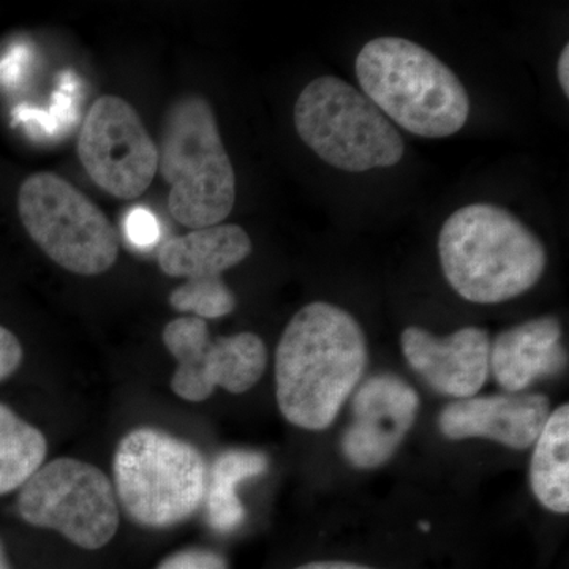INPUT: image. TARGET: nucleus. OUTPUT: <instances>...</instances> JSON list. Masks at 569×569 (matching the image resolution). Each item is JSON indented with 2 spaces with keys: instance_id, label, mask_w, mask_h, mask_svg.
<instances>
[{
  "instance_id": "nucleus-23",
  "label": "nucleus",
  "mask_w": 569,
  "mask_h": 569,
  "mask_svg": "<svg viewBox=\"0 0 569 569\" xmlns=\"http://www.w3.org/2000/svg\"><path fill=\"white\" fill-rule=\"evenodd\" d=\"M295 569H376L365 565L350 563V561H310Z\"/></svg>"
},
{
  "instance_id": "nucleus-2",
  "label": "nucleus",
  "mask_w": 569,
  "mask_h": 569,
  "mask_svg": "<svg viewBox=\"0 0 569 569\" xmlns=\"http://www.w3.org/2000/svg\"><path fill=\"white\" fill-rule=\"evenodd\" d=\"M438 254L452 290L475 305H500L531 290L548 252L537 234L500 206H463L449 216Z\"/></svg>"
},
{
  "instance_id": "nucleus-21",
  "label": "nucleus",
  "mask_w": 569,
  "mask_h": 569,
  "mask_svg": "<svg viewBox=\"0 0 569 569\" xmlns=\"http://www.w3.org/2000/svg\"><path fill=\"white\" fill-rule=\"evenodd\" d=\"M24 361V348L18 336L0 325V383L20 370Z\"/></svg>"
},
{
  "instance_id": "nucleus-15",
  "label": "nucleus",
  "mask_w": 569,
  "mask_h": 569,
  "mask_svg": "<svg viewBox=\"0 0 569 569\" xmlns=\"http://www.w3.org/2000/svg\"><path fill=\"white\" fill-rule=\"evenodd\" d=\"M252 250L244 228L220 223L168 239L157 253V263L171 279H216L246 261Z\"/></svg>"
},
{
  "instance_id": "nucleus-1",
  "label": "nucleus",
  "mask_w": 569,
  "mask_h": 569,
  "mask_svg": "<svg viewBox=\"0 0 569 569\" xmlns=\"http://www.w3.org/2000/svg\"><path fill=\"white\" fill-rule=\"evenodd\" d=\"M369 350L361 325L329 302H310L288 321L276 350V399L299 429H328L365 376Z\"/></svg>"
},
{
  "instance_id": "nucleus-18",
  "label": "nucleus",
  "mask_w": 569,
  "mask_h": 569,
  "mask_svg": "<svg viewBox=\"0 0 569 569\" xmlns=\"http://www.w3.org/2000/svg\"><path fill=\"white\" fill-rule=\"evenodd\" d=\"M48 456V440L39 427L0 402V497L17 493Z\"/></svg>"
},
{
  "instance_id": "nucleus-3",
  "label": "nucleus",
  "mask_w": 569,
  "mask_h": 569,
  "mask_svg": "<svg viewBox=\"0 0 569 569\" xmlns=\"http://www.w3.org/2000/svg\"><path fill=\"white\" fill-rule=\"evenodd\" d=\"M356 78L378 110L417 137H451L470 114V99L458 74L402 37L366 43L356 58Z\"/></svg>"
},
{
  "instance_id": "nucleus-13",
  "label": "nucleus",
  "mask_w": 569,
  "mask_h": 569,
  "mask_svg": "<svg viewBox=\"0 0 569 569\" xmlns=\"http://www.w3.org/2000/svg\"><path fill=\"white\" fill-rule=\"evenodd\" d=\"M549 415L548 397L537 392L475 396L445 407L438 427L449 440L486 438L526 451L533 447Z\"/></svg>"
},
{
  "instance_id": "nucleus-9",
  "label": "nucleus",
  "mask_w": 569,
  "mask_h": 569,
  "mask_svg": "<svg viewBox=\"0 0 569 569\" xmlns=\"http://www.w3.org/2000/svg\"><path fill=\"white\" fill-rule=\"evenodd\" d=\"M162 340L176 361L171 391L187 402H204L217 389L244 395L268 367V348L260 336L238 332L212 339L201 318H174L164 326Z\"/></svg>"
},
{
  "instance_id": "nucleus-17",
  "label": "nucleus",
  "mask_w": 569,
  "mask_h": 569,
  "mask_svg": "<svg viewBox=\"0 0 569 569\" xmlns=\"http://www.w3.org/2000/svg\"><path fill=\"white\" fill-rule=\"evenodd\" d=\"M530 485L539 503L557 515L569 511V406L549 415L535 441Z\"/></svg>"
},
{
  "instance_id": "nucleus-7",
  "label": "nucleus",
  "mask_w": 569,
  "mask_h": 569,
  "mask_svg": "<svg viewBox=\"0 0 569 569\" xmlns=\"http://www.w3.org/2000/svg\"><path fill=\"white\" fill-rule=\"evenodd\" d=\"M18 213L41 252L71 274H104L118 261L114 227L99 206L61 176H29L18 192Z\"/></svg>"
},
{
  "instance_id": "nucleus-8",
  "label": "nucleus",
  "mask_w": 569,
  "mask_h": 569,
  "mask_svg": "<svg viewBox=\"0 0 569 569\" xmlns=\"http://www.w3.org/2000/svg\"><path fill=\"white\" fill-rule=\"evenodd\" d=\"M18 516L36 529L51 530L71 545L99 550L121 526V507L111 478L74 458L48 460L17 492Z\"/></svg>"
},
{
  "instance_id": "nucleus-12",
  "label": "nucleus",
  "mask_w": 569,
  "mask_h": 569,
  "mask_svg": "<svg viewBox=\"0 0 569 569\" xmlns=\"http://www.w3.org/2000/svg\"><path fill=\"white\" fill-rule=\"evenodd\" d=\"M400 346L408 366L438 395L468 399L488 381L490 337L486 329L466 326L451 336L437 337L419 326H408Z\"/></svg>"
},
{
  "instance_id": "nucleus-11",
  "label": "nucleus",
  "mask_w": 569,
  "mask_h": 569,
  "mask_svg": "<svg viewBox=\"0 0 569 569\" xmlns=\"http://www.w3.org/2000/svg\"><path fill=\"white\" fill-rule=\"evenodd\" d=\"M418 410V392L403 378H367L351 399V422L340 441L343 458L358 470L383 467L410 432Z\"/></svg>"
},
{
  "instance_id": "nucleus-20",
  "label": "nucleus",
  "mask_w": 569,
  "mask_h": 569,
  "mask_svg": "<svg viewBox=\"0 0 569 569\" xmlns=\"http://www.w3.org/2000/svg\"><path fill=\"white\" fill-rule=\"evenodd\" d=\"M156 569H230L222 553L204 548H187L171 553Z\"/></svg>"
},
{
  "instance_id": "nucleus-16",
  "label": "nucleus",
  "mask_w": 569,
  "mask_h": 569,
  "mask_svg": "<svg viewBox=\"0 0 569 569\" xmlns=\"http://www.w3.org/2000/svg\"><path fill=\"white\" fill-rule=\"evenodd\" d=\"M268 468V456L254 449H228L217 456L208 468L203 503L212 530L231 533L244 523L247 511L239 498V485L261 477Z\"/></svg>"
},
{
  "instance_id": "nucleus-4",
  "label": "nucleus",
  "mask_w": 569,
  "mask_h": 569,
  "mask_svg": "<svg viewBox=\"0 0 569 569\" xmlns=\"http://www.w3.org/2000/svg\"><path fill=\"white\" fill-rule=\"evenodd\" d=\"M157 149L176 222L200 230L227 220L236 203L234 168L203 96L187 93L170 104Z\"/></svg>"
},
{
  "instance_id": "nucleus-22",
  "label": "nucleus",
  "mask_w": 569,
  "mask_h": 569,
  "mask_svg": "<svg viewBox=\"0 0 569 569\" xmlns=\"http://www.w3.org/2000/svg\"><path fill=\"white\" fill-rule=\"evenodd\" d=\"M127 236L138 247H149L159 241V224L146 209H134L127 219Z\"/></svg>"
},
{
  "instance_id": "nucleus-14",
  "label": "nucleus",
  "mask_w": 569,
  "mask_h": 569,
  "mask_svg": "<svg viewBox=\"0 0 569 569\" xmlns=\"http://www.w3.org/2000/svg\"><path fill=\"white\" fill-rule=\"evenodd\" d=\"M565 366L561 325L552 316L512 326L490 343V370L508 392H523L535 381L557 376Z\"/></svg>"
},
{
  "instance_id": "nucleus-10",
  "label": "nucleus",
  "mask_w": 569,
  "mask_h": 569,
  "mask_svg": "<svg viewBox=\"0 0 569 569\" xmlns=\"http://www.w3.org/2000/svg\"><path fill=\"white\" fill-rule=\"evenodd\" d=\"M86 173L100 189L121 200L141 197L159 171V149L137 110L116 96L89 108L77 146Z\"/></svg>"
},
{
  "instance_id": "nucleus-25",
  "label": "nucleus",
  "mask_w": 569,
  "mask_h": 569,
  "mask_svg": "<svg viewBox=\"0 0 569 569\" xmlns=\"http://www.w3.org/2000/svg\"><path fill=\"white\" fill-rule=\"evenodd\" d=\"M0 569H13L7 556V550L3 548L2 541H0Z\"/></svg>"
},
{
  "instance_id": "nucleus-24",
  "label": "nucleus",
  "mask_w": 569,
  "mask_h": 569,
  "mask_svg": "<svg viewBox=\"0 0 569 569\" xmlns=\"http://www.w3.org/2000/svg\"><path fill=\"white\" fill-rule=\"evenodd\" d=\"M569 47L563 48L559 58V66H557V77H559V82L561 89H563L565 96H569Z\"/></svg>"
},
{
  "instance_id": "nucleus-5",
  "label": "nucleus",
  "mask_w": 569,
  "mask_h": 569,
  "mask_svg": "<svg viewBox=\"0 0 569 569\" xmlns=\"http://www.w3.org/2000/svg\"><path fill=\"white\" fill-rule=\"evenodd\" d=\"M208 468L190 441L141 426L116 447L111 481L127 518L144 529L164 530L203 508Z\"/></svg>"
},
{
  "instance_id": "nucleus-6",
  "label": "nucleus",
  "mask_w": 569,
  "mask_h": 569,
  "mask_svg": "<svg viewBox=\"0 0 569 569\" xmlns=\"http://www.w3.org/2000/svg\"><path fill=\"white\" fill-rule=\"evenodd\" d=\"M295 127L307 148L348 173L395 167L403 138L365 93L336 77L310 81L295 104Z\"/></svg>"
},
{
  "instance_id": "nucleus-19",
  "label": "nucleus",
  "mask_w": 569,
  "mask_h": 569,
  "mask_svg": "<svg viewBox=\"0 0 569 569\" xmlns=\"http://www.w3.org/2000/svg\"><path fill=\"white\" fill-rule=\"evenodd\" d=\"M168 302L181 313L201 320H217L230 316L236 309V296L222 277L204 280H183L168 296Z\"/></svg>"
}]
</instances>
